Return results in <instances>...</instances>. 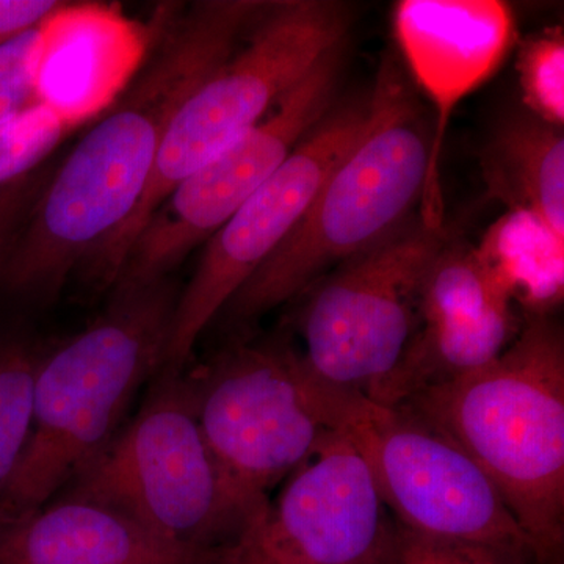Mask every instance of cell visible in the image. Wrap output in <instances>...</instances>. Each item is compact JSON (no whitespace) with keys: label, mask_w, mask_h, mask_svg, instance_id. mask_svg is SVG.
<instances>
[{"label":"cell","mask_w":564,"mask_h":564,"mask_svg":"<svg viewBox=\"0 0 564 564\" xmlns=\"http://www.w3.org/2000/svg\"><path fill=\"white\" fill-rule=\"evenodd\" d=\"M265 6L198 0L163 7L135 76L44 185L0 270V291L51 304L70 278L84 276L139 206L176 111Z\"/></svg>","instance_id":"cell-1"},{"label":"cell","mask_w":564,"mask_h":564,"mask_svg":"<svg viewBox=\"0 0 564 564\" xmlns=\"http://www.w3.org/2000/svg\"><path fill=\"white\" fill-rule=\"evenodd\" d=\"M434 121L399 54L381 58L369 117L303 217L212 325L242 339L263 315L304 295L329 270L399 231L419 210L432 169Z\"/></svg>","instance_id":"cell-2"},{"label":"cell","mask_w":564,"mask_h":564,"mask_svg":"<svg viewBox=\"0 0 564 564\" xmlns=\"http://www.w3.org/2000/svg\"><path fill=\"white\" fill-rule=\"evenodd\" d=\"M395 408L454 441L481 467L525 533L536 564H562L564 336L555 318L530 314L488 366Z\"/></svg>","instance_id":"cell-3"},{"label":"cell","mask_w":564,"mask_h":564,"mask_svg":"<svg viewBox=\"0 0 564 564\" xmlns=\"http://www.w3.org/2000/svg\"><path fill=\"white\" fill-rule=\"evenodd\" d=\"M106 310L41 359L31 440L0 497V518L51 502L117 436L162 367L180 285L111 289Z\"/></svg>","instance_id":"cell-4"},{"label":"cell","mask_w":564,"mask_h":564,"mask_svg":"<svg viewBox=\"0 0 564 564\" xmlns=\"http://www.w3.org/2000/svg\"><path fill=\"white\" fill-rule=\"evenodd\" d=\"M352 21L351 7L337 0L267 2L239 46L174 115L139 206L85 272L91 288H113L126 252L166 195L256 128L329 51L345 44Z\"/></svg>","instance_id":"cell-5"},{"label":"cell","mask_w":564,"mask_h":564,"mask_svg":"<svg viewBox=\"0 0 564 564\" xmlns=\"http://www.w3.org/2000/svg\"><path fill=\"white\" fill-rule=\"evenodd\" d=\"M182 375L204 440L256 514L367 400L323 384L280 336L229 340Z\"/></svg>","instance_id":"cell-6"},{"label":"cell","mask_w":564,"mask_h":564,"mask_svg":"<svg viewBox=\"0 0 564 564\" xmlns=\"http://www.w3.org/2000/svg\"><path fill=\"white\" fill-rule=\"evenodd\" d=\"M52 500L109 508L215 556L258 516L204 440L182 372H158L113 441Z\"/></svg>","instance_id":"cell-7"},{"label":"cell","mask_w":564,"mask_h":564,"mask_svg":"<svg viewBox=\"0 0 564 564\" xmlns=\"http://www.w3.org/2000/svg\"><path fill=\"white\" fill-rule=\"evenodd\" d=\"M455 237L447 223L433 228L415 215L313 285L296 318L310 372L377 403L421 325L426 274Z\"/></svg>","instance_id":"cell-8"},{"label":"cell","mask_w":564,"mask_h":564,"mask_svg":"<svg viewBox=\"0 0 564 564\" xmlns=\"http://www.w3.org/2000/svg\"><path fill=\"white\" fill-rule=\"evenodd\" d=\"M369 117V95L334 104L278 172L207 240L181 289L159 372L181 373L234 295L269 261L303 217L323 182L355 147Z\"/></svg>","instance_id":"cell-9"},{"label":"cell","mask_w":564,"mask_h":564,"mask_svg":"<svg viewBox=\"0 0 564 564\" xmlns=\"http://www.w3.org/2000/svg\"><path fill=\"white\" fill-rule=\"evenodd\" d=\"M344 46L329 51L256 128L166 195L126 252L115 285L172 276L278 172L336 104Z\"/></svg>","instance_id":"cell-10"},{"label":"cell","mask_w":564,"mask_h":564,"mask_svg":"<svg viewBox=\"0 0 564 564\" xmlns=\"http://www.w3.org/2000/svg\"><path fill=\"white\" fill-rule=\"evenodd\" d=\"M345 432L369 464L397 524L536 563L491 478L454 441L400 408L370 400H364Z\"/></svg>","instance_id":"cell-11"},{"label":"cell","mask_w":564,"mask_h":564,"mask_svg":"<svg viewBox=\"0 0 564 564\" xmlns=\"http://www.w3.org/2000/svg\"><path fill=\"white\" fill-rule=\"evenodd\" d=\"M392 532L372 470L344 429L285 478L214 564H383Z\"/></svg>","instance_id":"cell-12"},{"label":"cell","mask_w":564,"mask_h":564,"mask_svg":"<svg viewBox=\"0 0 564 564\" xmlns=\"http://www.w3.org/2000/svg\"><path fill=\"white\" fill-rule=\"evenodd\" d=\"M397 54L432 107V169L419 206L425 225L443 226L441 155L458 104L499 69L514 40V17L499 0H403L393 9Z\"/></svg>","instance_id":"cell-13"},{"label":"cell","mask_w":564,"mask_h":564,"mask_svg":"<svg viewBox=\"0 0 564 564\" xmlns=\"http://www.w3.org/2000/svg\"><path fill=\"white\" fill-rule=\"evenodd\" d=\"M151 29L120 7L66 2L41 25L36 88L41 106L80 128L109 109L150 46Z\"/></svg>","instance_id":"cell-14"},{"label":"cell","mask_w":564,"mask_h":564,"mask_svg":"<svg viewBox=\"0 0 564 564\" xmlns=\"http://www.w3.org/2000/svg\"><path fill=\"white\" fill-rule=\"evenodd\" d=\"M215 555L163 540L120 513L52 500L0 518V564H214Z\"/></svg>","instance_id":"cell-15"},{"label":"cell","mask_w":564,"mask_h":564,"mask_svg":"<svg viewBox=\"0 0 564 564\" xmlns=\"http://www.w3.org/2000/svg\"><path fill=\"white\" fill-rule=\"evenodd\" d=\"M491 198L532 214L564 240V135L530 111L505 117L481 154Z\"/></svg>","instance_id":"cell-16"},{"label":"cell","mask_w":564,"mask_h":564,"mask_svg":"<svg viewBox=\"0 0 564 564\" xmlns=\"http://www.w3.org/2000/svg\"><path fill=\"white\" fill-rule=\"evenodd\" d=\"M478 254L530 314H545L563 293L564 240L532 214L507 210L486 231Z\"/></svg>","instance_id":"cell-17"},{"label":"cell","mask_w":564,"mask_h":564,"mask_svg":"<svg viewBox=\"0 0 564 564\" xmlns=\"http://www.w3.org/2000/svg\"><path fill=\"white\" fill-rule=\"evenodd\" d=\"M514 300L477 248L458 236L441 251L423 282L422 323L463 321L513 306Z\"/></svg>","instance_id":"cell-18"},{"label":"cell","mask_w":564,"mask_h":564,"mask_svg":"<svg viewBox=\"0 0 564 564\" xmlns=\"http://www.w3.org/2000/svg\"><path fill=\"white\" fill-rule=\"evenodd\" d=\"M46 345L17 328H0V497L31 440L35 384Z\"/></svg>","instance_id":"cell-19"},{"label":"cell","mask_w":564,"mask_h":564,"mask_svg":"<svg viewBox=\"0 0 564 564\" xmlns=\"http://www.w3.org/2000/svg\"><path fill=\"white\" fill-rule=\"evenodd\" d=\"M519 85L525 110L549 124H564V33L545 29L524 41L519 51Z\"/></svg>","instance_id":"cell-20"},{"label":"cell","mask_w":564,"mask_h":564,"mask_svg":"<svg viewBox=\"0 0 564 564\" xmlns=\"http://www.w3.org/2000/svg\"><path fill=\"white\" fill-rule=\"evenodd\" d=\"M73 131L44 106L0 126V188L43 166Z\"/></svg>","instance_id":"cell-21"},{"label":"cell","mask_w":564,"mask_h":564,"mask_svg":"<svg viewBox=\"0 0 564 564\" xmlns=\"http://www.w3.org/2000/svg\"><path fill=\"white\" fill-rule=\"evenodd\" d=\"M525 560L488 545L443 540L411 532L393 521L383 564H529Z\"/></svg>","instance_id":"cell-22"},{"label":"cell","mask_w":564,"mask_h":564,"mask_svg":"<svg viewBox=\"0 0 564 564\" xmlns=\"http://www.w3.org/2000/svg\"><path fill=\"white\" fill-rule=\"evenodd\" d=\"M41 25L0 47V126L41 106L36 88Z\"/></svg>","instance_id":"cell-23"},{"label":"cell","mask_w":564,"mask_h":564,"mask_svg":"<svg viewBox=\"0 0 564 564\" xmlns=\"http://www.w3.org/2000/svg\"><path fill=\"white\" fill-rule=\"evenodd\" d=\"M52 173L54 170L44 163L35 172L0 188V270Z\"/></svg>","instance_id":"cell-24"},{"label":"cell","mask_w":564,"mask_h":564,"mask_svg":"<svg viewBox=\"0 0 564 564\" xmlns=\"http://www.w3.org/2000/svg\"><path fill=\"white\" fill-rule=\"evenodd\" d=\"M65 0H0V47L44 24Z\"/></svg>","instance_id":"cell-25"}]
</instances>
